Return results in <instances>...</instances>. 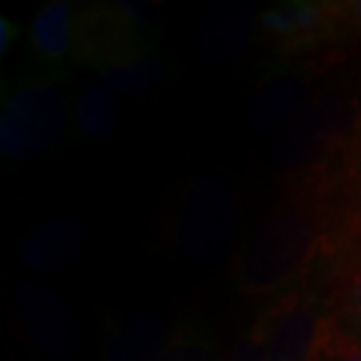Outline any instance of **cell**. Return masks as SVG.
<instances>
[{
    "instance_id": "obj_14",
    "label": "cell",
    "mask_w": 361,
    "mask_h": 361,
    "mask_svg": "<svg viewBox=\"0 0 361 361\" xmlns=\"http://www.w3.org/2000/svg\"><path fill=\"white\" fill-rule=\"evenodd\" d=\"M160 71L162 66L157 59H153V56H139V59L101 68V80L115 94L139 97V94L153 87L155 80L160 78Z\"/></svg>"
},
{
    "instance_id": "obj_6",
    "label": "cell",
    "mask_w": 361,
    "mask_h": 361,
    "mask_svg": "<svg viewBox=\"0 0 361 361\" xmlns=\"http://www.w3.org/2000/svg\"><path fill=\"white\" fill-rule=\"evenodd\" d=\"M14 305L28 341L49 359H68L78 350L80 329L66 300L52 288L35 281H21L14 293Z\"/></svg>"
},
{
    "instance_id": "obj_5",
    "label": "cell",
    "mask_w": 361,
    "mask_h": 361,
    "mask_svg": "<svg viewBox=\"0 0 361 361\" xmlns=\"http://www.w3.org/2000/svg\"><path fill=\"white\" fill-rule=\"evenodd\" d=\"M312 219L302 207H288L272 214L247 251L244 279L263 288L286 279L312 247Z\"/></svg>"
},
{
    "instance_id": "obj_9",
    "label": "cell",
    "mask_w": 361,
    "mask_h": 361,
    "mask_svg": "<svg viewBox=\"0 0 361 361\" xmlns=\"http://www.w3.org/2000/svg\"><path fill=\"white\" fill-rule=\"evenodd\" d=\"M169 324L155 310H136L113 329L104 361H155L171 341Z\"/></svg>"
},
{
    "instance_id": "obj_15",
    "label": "cell",
    "mask_w": 361,
    "mask_h": 361,
    "mask_svg": "<svg viewBox=\"0 0 361 361\" xmlns=\"http://www.w3.org/2000/svg\"><path fill=\"white\" fill-rule=\"evenodd\" d=\"M155 361H216L214 341L197 329H178Z\"/></svg>"
},
{
    "instance_id": "obj_12",
    "label": "cell",
    "mask_w": 361,
    "mask_h": 361,
    "mask_svg": "<svg viewBox=\"0 0 361 361\" xmlns=\"http://www.w3.org/2000/svg\"><path fill=\"white\" fill-rule=\"evenodd\" d=\"M307 92V80L300 75H284L274 82L265 85L249 106V125L256 132H270V129L284 125V120L293 118L302 106Z\"/></svg>"
},
{
    "instance_id": "obj_20",
    "label": "cell",
    "mask_w": 361,
    "mask_h": 361,
    "mask_svg": "<svg viewBox=\"0 0 361 361\" xmlns=\"http://www.w3.org/2000/svg\"><path fill=\"white\" fill-rule=\"evenodd\" d=\"M348 12H350V17L357 21V26L361 28V0H359V3H350Z\"/></svg>"
},
{
    "instance_id": "obj_8",
    "label": "cell",
    "mask_w": 361,
    "mask_h": 361,
    "mask_svg": "<svg viewBox=\"0 0 361 361\" xmlns=\"http://www.w3.org/2000/svg\"><path fill=\"white\" fill-rule=\"evenodd\" d=\"M85 244H87V235L82 223L71 216H61L35 228L21 244L19 256L28 270L59 274L80 261Z\"/></svg>"
},
{
    "instance_id": "obj_19",
    "label": "cell",
    "mask_w": 361,
    "mask_h": 361,
    "mask_svg": "<svg viewBox=\"0 0 361 361\" xmlns=\"http://www.w3.org/2000/svg\"><path fill=\"white\" fill-rule=\"evenodd\" d=\"M3 40H0V52H7V47L12 45V40L17 38V33H19V28H17V24L14 21H10V19H3Z\"/></svg>"
},
{
    "instance_id": "obj_2",
    "label": "cell",
    "mask_w": 361,
    "mask_h": 361,
    "mask_svg": "<svg viewBox=\"0 0 361 361\" xmlns=\"http://www.w3.org/2000/svg\"><path fill=\"white\" fill-rule=\"evenodd\" d=\"M265 361H331L352 341L329 312L288 293L263 312Z\"/></svg>"
},
{
    "instance_id": "obj_18",
    "label": "cell",
    "mask_w": 361,
    "mask_h": 361,
    "mask_svg": "<svg viewBox=\"0 0 361 361\" xmlns=\"http://www.w3.org/2000/svg\"><path fill=\"white\" fill-rule=\"evenodd\" d=\"M331 361H361V343H357L355 338H352Z\"/></svg>"
},
{
    "instance_id": "obj_7",
    "label": "cell",
    "mask_w": 361,
    "mask_h": 361,
    "mask_svg": "<svg viewBox=\"0 0 361 361\" xmlns=\"http://www.w3.org/2000/svg\"><path fill=\"white\" fill-rule=\"evenodd\" d=\"M348 5L336 3H284L261 14V28L274 47L286 52L310 49L336 33Z\"/></svg>"
},
{
    "instance_id": "obj_4",
    "label": "cell",
    "mask_w": 361,
    "mask_h": 361,
    "mask_svg": "<svg viewBox=\"0 0 361 361\" xmlns=\"http://www.w3.org/2000/svg\"><path fill=\"white\" fill-rule=\"evenodd\" d=\"M237 221L230 188L219 178H200L185 195L178 216V247L195 263H212L223 256Z\"/></svg>"
},
{
    "instance_id": "obj_1",
    "label": "cell",
    "mask_w": 361,
    "mask_h": 361,
    "mask_svg": "<svg viewBox=\"0 0 361 361\" xmlns=\"http://www.w3.org/2000/svg\"><path fill=\"white\" fill-rule=\"evenodd\" d=\"M68 94L54 80H31L5 101L0 150L10 160H33L61 141L68 127Z\"/></svg>"
},
{
    "instance_id": "obj_17",
    "label": "cell",
    "mask_w": 361,
    "mask_h": 361,
    "mask_svg": "<svg viewBox=\"0 0 361 361\" xmlns=\"http://www.w3.org/2000/svg\"><path fill=\"white\" fill-rule=\"evenodd\" d=\"M341 295H343L345 310H348L350 314H355L357 319L361 322V261H357L355 268L350 270Z\"/></svg>"
},
{
    "instance_id": "obj_16",
    "label": "cell",
    "mask_w": 361,
    "mask_h": 361,
    "mask_svg": "<svg viewBox=\"0 0 361 361\" xmlns=\"http://www.w3.org/2000/svg\"><path fill=\"white\" fill-rule=\"evenodd\" d=\"M223 361H265V322L258 317L249 334H244Z\"/></svg>"
},
{
    "instance_id": "obj_13",
    "label": "cell",
    "mask_w": 361,
    "mask_h": 361,
    "mask_svg": "<svg viewBox=\"0 0 361 361\" xmlns=\"http://www.w3.org/2000/svg\"><path fill=\"white\" fill-rule=\"evenodd\" d=\"M78 127L92 141L108 139L118 127V94L106 85H92L82 92L75 108Z\"/></svg>"
},
{
    "instance_id": "obj_11",
    "label": "cell",
    "mask_w": 361,
    "mask_h": 361,
    "mask_svg": "<svg viewBox=\"0 0 361 361\" xmlns=\"http://www.w3.org/2000/svg\"><path fill=\"white\" fill-rule=\"evenodd\" d=\"M251 26V10L240 7H214L200 19L195 42L212 59H230L237 56L247 45Z\"/></svg>"
},
{
    "instance_id": "obj_3",
    "label": "cell",
    "mask_w": 361,
    "mask_h": 361,
    "mask_svg": "<svg viewBox=\"0 0 361 361\" xmlns=\"http://www.w3.org/2000/svg\"><path fill=\"white\" fill-rule=\"evenodd\" d=\"M157 10L148 5L115 3L78 10V49L80 59L108 68L146 54V35L153 31Z\"/></svg>"
},
{
    "instance_id": "obj_10",
    "label": "cell",
    "mask_w": 361,
    "mask_h": 361,
    "mask_svg": "<svg viewBox=\"0 0 361 361\" xmlns=\"http://www.w3.org/2000/svg\"><path fill=\"white\" fill-rule=\"evenodd\" d=\"M31 47L42 63L56 66L78 49V10L68 0H49L31 24Z\"/></svg>"
}]
</instances>
